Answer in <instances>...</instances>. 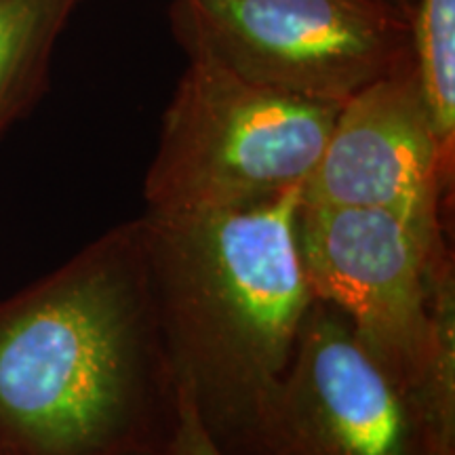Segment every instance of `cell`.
<instances>
[{
	"label": "cell",
	"instance_id": "cell-1",
	"mask_svg": "<svg viewBox=\"0 0 455 455\" xmlns=\"http://www.w3.org/2000/svg\"><path fill=\"white\" fill-rule=\"evenodd\" d=\"M175 373L141 220L124 221L0 299V445L20 455H124Z\"/></svg>",
	"mask_w": 455,
	"mask_h": 455
},
{
	"label": "cell",
	"instance_id": "cell-2",
	"mask_svg": "<svg viewBox=\"0 0 455 455\" xmlns=\"http://www.w3.org/2000/svg\"><path fill=\"white\" fill-rule=\"evenodd\" d=\"M304 188L251 207L141 220L175 379L213 436H249L312 306L298 247Z\"/></svg>",
	"mask_w": 455,
	"mask_h": 455
},
{
	"label": "cell",
	"instance_id": "cell-3",
	"mask_svg": "<svg viewBox=\"0 0 455 455\" xmlns=\"http://www.w3.org/2000/svg\"><path fill=\"white\" fill-rule=\"evenodd\" d=\"M188 60L146 173V213L251 207L304 188L341 104L247 81L204 57Z\"/></svg>",
	"mask_w": 455,
	"mask_h": 455
},
{
	"label": "cell",
	"instance_id": "cell-4",
	"mask_svg": "<svg viewBox=\"0 0 455 455\" xmlns=\"http://www.w3.org/2000/svg\"><path fill=\"white\" fill-rule=\"evenodd\" d=\"M409 0H173L188 57L247 81L344 104L413 55Z\"/></svg>",
	"mask_w": 455,
	"mask_h": 455
},
{
	"label": "cell",
	"instance_id": "cell-5",
	"mask_svg": "<svg viewBox=\"0 0 455 455\" xmlns=\"http://www.w3.org/2000/svg\"><path fill=\"white\" fill-rule=\"evenodd\" d=\"M298 247L312 298L344 315L413 401L436 284L453 266L443 220L301 201Z\"/></svg>",
	"mask_w": 455,
	"mask_h": 455
},
{
	"label": "cell",
	"instance_id": "cell-6",
	"mask_svg": "<svg viewBox=\"0 0 455 455\" xmlns=\"http://www.w3.org/2000/svg\"><path fill=\"white\" fill-rule=\"evenodd\" d=\"M249 439L275 455H432L409 392L318 299Z\"/></svg>",
	"mask_w": 455,
	"mask_h": 455
},
{
	"label": "cell",
	"instance_id": "cell-7",
	"mask_svg": "<svg viewBox=\"0 0 455 455\" xmlns=\"http://www.w3.org/2000/svg\"><path fill=\"white\" fill-rule=\"evenodd\" d=\"M451 180L411 55L339 106L301 201L441 220Z\"/></svg>",
	"mask_w": 455,
	"mask_h": 455
},
{
	"label": "cell",
	"instance_id": "cell-8",
	"mask_svg": "<svg viewBox=\"0 0 455 455\" xmlns=\"http://www.w3.org/2000/svg\"><path fill=\"white\" fill-rule=\"evenodd\" d=\"M83 0H0V141L49 83L57 41Z\"/></svg>",
	"mask_w": 455,
	"mask_h": 455
},
{
	"label": "cell",
	"instance_id": "cell-9",
	"mask_svg": "<svg viewBox=\"0 0 455 455\" xmlns=\"http://www.w3.org/2000/svg\"><path fill=\"white\" fill-rule=\"evenodd\" d=\"M411 51L432 129L447 158L455 155V0H418Z\"/></svg>",
	"mask_w": 455,
	"mask_h": 455
},
{
	"label": "cell",
	"instance_id": "cell-10",
	"mask_svg": "<svg viewBox=\"0 0 455 455\" xmlns=\"http://www.w3.org/2000/svg\"><path fill=\"white\" fill-rule=\"evenodd\" d=\"M432 455H455V284L445 270L432 299L430 344L413 392Z\"/></svg>",
	"mask_w": 455,
	"mask_h": 455
},
{
	"label": "cell",
	"instance_id": "cell-11",
	"mask_svg": "<svg viewBox=\"0 0 455 455\" xmlns=\"http://www.w3.org/2000/svg\"><path fill=\"white\" fill-rule=\"evenodd\" d=\"M163 455H228L204 424L192 390L181 379H175V407Z\"/></svg>",
	"mask_w": 455,
	"mask_h": 455
},
{
	"label": "cell",
	"instance_id": "cell-12",
	"mask_svg": "<svg viewBox=\"0 0 455 455\" xmlns=\"http://www.w3.org/2000/svg\"><path fill=\"white\" fill-rule=\"evenodd\" d=\"M0 455H20V453L13 451V449H9V447H3V445H0Z\"/></svg>",
	"mask_w": 455,
	"mask_h": 455
},
{
	"label": "cell",
	"instance_id": "cell-13",
	"mask_svg": "<svg viewBox=\"0 0 455 455\" xmlns=\"http://www.w3.org/2000/svg\"><path fill=\"white\" fill-rule=\"evenodd\" d=\"M124 455H152V453H148V451H131V453H124Z\"/></svg>",
	"mask_w": 455,
	"mask_h": 455
}]
</instances>
